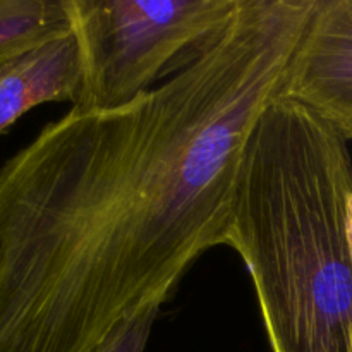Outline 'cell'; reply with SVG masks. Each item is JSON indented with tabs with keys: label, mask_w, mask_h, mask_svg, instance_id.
Here are the masks:
<instances>
[{
	"label": "cell",
	"mask_w": 352,
	"mask_h": 352,
	"mask_svg": "<svg viewBox=\"0 0 352 352\" xmlns=\"http://www.w3.org/2000/svg\"><path fill=\"white\" fill-rule=\"evenodd\" d=\"M318 0H239L138 98L71 107L0 167V352H91L226 246L248 140Z\"/></svg>",
	"instance_id": "obj_1"
},
{
	"label": "cell",
	"mask_w": 352,
	"mask_h": 352,
	"mask_svg": "<svg viewBox=\"0 0 352 352\" xmlns=\"http://www.w3.org/2000/svg\"><path fill=\"white\" fill-rule=\"evenodd\" d=\"M347 141L275 98L237 174L226 246L246 265L272 352H352Z\"/></svg>",
	"instance_id": "obj_2"
},
{
	"label": "cell",
	"mask_w": 352,
	"mask_h": 352,
	"mask_svg": "<svg viewBox=\"0 0 352 352\" xmlns=\"http://www.w3.org/2000/svg\"><path fill=\"white\" fill-rule=\"evenodd\" d=\"M239 0H65L81 67L76 109L124 105L191 65Z\"/></svg>",
	"instance_id": "obj_3"
},
{
	"label": "cell",
	"mask_w": 352,
	"mask_h": 352,
	"mask_svg": "<svg viewBox=\"0 0 352 352\" xmlns=\"http://www.w3.org/2000/svg\"><path fill=\"white\" fill-rule=\"evenodd\" d=\"M352 143V0H318L280 91Z\"/></svg>",
	"instance_id": "obj_4"
},
{
	"label": "cell",
	"mask_w": 352,
	"mask_h": 352,
	"mask_svg": "<svg viewBox=\"0 0 352 352\" xmlns=\"http://www.w3.org/2000/svg\"><path fill=\"white\" fill-rule=\"evenodd\" d=\"M81 85L72 31L0 64V134L41 103L71 102Z\"/></svg>",
	"instance_id": "obj_5"
},
{
	"label": "cell",
	"mask_w": 352,
	"mask_h": 352,
	"mask_svg": "<svg viewBox=\"0 0 352 352\" xmlns=\"http://www.w3.org/2000/svg\"><path fill=\"white\" fill-rule=\"evenodd\" d=\"M67 31L65 0H0V64Z\"/></svg>",
	"instance_id": "obj_6"
},
{
	"label": "cell",
	"mask_w": 352,
	"mask_h": 352,
	"mask_svg": "<svg viewBox=\"0 0 352 352\" xmlns=\"http://www.w3.org/2000/svg\"><path fill=\"white\" fill-rule=\"evenodd\" d=\"M162 305H148L113 327L91 352H144Z\"/></svg>",
	"instance_id": "obj_7"
},
{
	"label": "cell",
	"mask_w": 352,
	"mask_h": 352,
	"mask_svg": "<svg viewBox=\"0 0 352 352\" xmlns=\"http://www.w3.org/2000/svg\"><path fill=\"white\" fill-rule=\"evenodd\" d=\"M347 236H349L352 250V191L349 192V198H347Z\"/></svg>",
	"instance_id": "obj_8"
}]
</instances>
